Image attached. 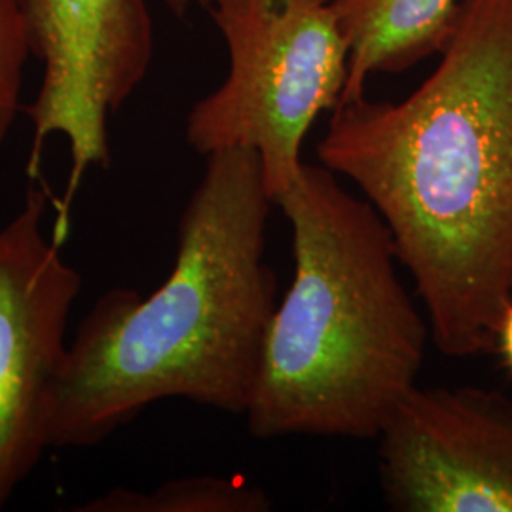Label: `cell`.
I'll return each instance as SVG.
<instances>
[{
    "instance_id": "obj_1",
    "label": "cell",
    "mask_w": 512,
    "mask_h": 512,
    "mask_svg": "<svg viewBox=\"0 0 512 512\" xmlns=\"http://www.w3.org/2000/svg\"><path fill=\"white\" fill-rule=\"evenodd\" d=\"M440 55L399 103H340L317 156L384 219L440 353L473 357L512 298V0H461Z\"/></svg>"
},
{
    "instance_id": "obj_2",
    "label": "cell",
    "mask_w": 512,
    "mask_h": 512,
    "mask_svg": "<svg viewBox=\"0 0 512 512\" xmlns=\"http://www.w3.org/2000/svg\"><path fill=\"white\" fill-rule=\"evenodd\" d=\"M205 158L164 283L147 298L129 289L103 294L67 346L48 448L95 446L165 399L247 412L277 306L266 262L274 202L255 150Z\"/></svg>"
},
{
    "instance_id": "obj_3",
    "label": "cell",
    "mask_w": 512,
    "mask_h": 512,
    "mask_svg": "<svg viewBox=\"0 0 512 512\" xmlns=\"http://www.w3.org/2000/svg\"><path fill=\"white\" fill-rule=\"evenodd\" d=\"M274 205L291 226L294 277L266 329L247 427L256 439H378L418 387L431 336L393 236L325 165L304 162Z\"/></svg>"
},
{
    "instance_id": "obj_4",
    "label": "cell",
    "mask_w": 512,
    "mask_h": 512,
    "mask_svg": "<svg viewBox=\"0 0 512 512\" xmlns=\"http://www.w3.org/2000/svg\"><path fill=\"white\" fill-rule=\"evenodd\" d=\"M230 69L186 118V143L209 156L251 148L275 198L302 167V143L348 82L349 44L332 0H209Z\"/></svg>"
},
{
    "instance_id": "obj_5",
    "label": "cell",
    "mask_w": 512,
    "mask_h": 512,
    "mask_svg": "<svg viewBox=\"0 0 512 512\" xmlns=\"http://www.w3.org/2000/svg\"><path fill=\"white\" fill-rule=\"evenodd\" d=\"M183 18L209 0H164ZM31 52L42 63L33 120V150L27 175L37 177L42 150L63 135L71 150V173L57 203L55 238L65 241L69 209L88 169L109 165V116L145 78L154 31L145 0H21Z\"/></svg>"
},
{
    "instance_id": "obj_6",
    "label": "cell",
    "mask_w": 512,
    "mask_h": 512,
    "mask_svg": "<svg viewBox=\"0 0 512 512\" xmlns=\"http://www.w3.org/2000/svg\"><path fill=\"white\" fill-rule=\"evenodd\" d=\"M48 202L31 186L0 230V511L48 450L52 393L82 289L63 243L44 230Z\"/></svg>"
},
{
    "instance_id": "obj_7",
    "label": "cell",
    "mask_w": 512,
    "mask_h": 512,
    "mask_svg": "<svg viewBox=\"0 0 512 512\" xmlns=\"http://www.w3.org/2000/svg\"><path fill=\"white\" fill-rule=\"evenodd\" d=\"M378 440L391 511L512 512L509 397L416 387Z\"/></svg>"
},
{
    "instance_id": "obj_8",
    "label": "cell",
    "mask_w": 512,
    "mask_h": 512,
    "mask_svg": "<svg viewBox=\"0 0 512 512\" xmlns=\"http://www.w3.org/2000/svg\"><path fill=\"white\" fill-rule=\"evenodd\" d=\"M348 38V82L340 103L365 97L366 78L403 73L440 54L458 16V0H332ZM338 103V105H340Z\"/></svg>"
},
{
    "instance_id": "obj_9",
    "label": "cell",
    "mask_w": 512,
    "mask_h": 512,
    "mask_svg": "<svg viewBox=\"0 0 512 512\" xmlns=\"http://www.w3.org/2000/svg\"><path fill=\"white\" fill-rule=\"evenodd\" d=\"M272 503L260 488L239 478L184 476L141 492L114 488L76 505V512H264Z\"/></svg>"
},
{
    "instance_id": "obj_10",
    "label": "cell",
    "mask_w": 512,
    "mask_h": 512,
    "mask_svg": "<svg viewBox=\"0 0 512 512\" xmlns=\"http://www.w3.org/2000/svg\"><path fill=\"white\" fill-rule=\"evenodd\" d=\"M31 52L21 0H0V145L21 109L23 69Z\"/></svg>"
},
{
    "instance_id": "obj_11",
    "label": "cell",
    "mask_w": 512,
    "mask_h": 512,
    "mask_svg": "<svg viewBox=\"0 0 512 512\" xmlns=\"http://www.w3.org/2000/svg\"><path fill=\"white\" fill-rule=\"evenodd\" d=\"M494 348L501 353L503 363L512 374V298L509 306L503 311L497 330H495Z\"/></svg>"
}]
</instances>
